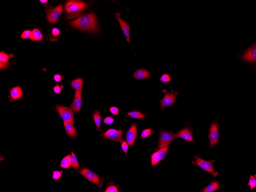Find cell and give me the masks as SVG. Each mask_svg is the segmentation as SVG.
Returning a JSON list of instances; mask_svg holds the SVG:
<instances>
[{"label": "cell", "mask_w": 256, "mask_h": 192, "mask_svg": "<svg viewBox=\"0 0 256 192\" xmlns=\"http://www.w3.org/2000/svg\"><path fill=\"white\" fill-rule=\"evenodd\" d=\"M69 23L75 28L85 31L95 32L98 30L95 13L92 12L88 14L82 15Z\"/></svg>", "instance_id": "1"}, {"label": "cell", "mask_w": 256, "mask_h": 192, "mask_svg": "<svg viewBox=\"0 0 256 192\" xmlns=\"http://www.w3.org/2000/svg\"><path fill=\"white\" fill-rule=\"evenodd\" d=\"M116 16L119 22L120 26L123 30L125 37L126 38L127 40L130 44L131 42L130 39V26L127 22H125L124 20L120 18V14L117 13L116 14Z\"/></svg>", "instance_id": "13"}, {"label": "cell", "mask_w": 256, "mask_h": 192, "mask_svg": "<svg viewBox=\"0 0 256 192\" xmlns=\"http://www.w3.org/2000/svg\"><path fill=\"white\" fill-rule=\"evenodd\" d=\"M219 123L216 121H212L209 127L208 138L210 142V148H213L219 143V138L220 134L219 132Z\"/></svg>", "instance_id": "3"}, {"label": "cell", "mask_w": 256, "mask_h": 192, "mask_svg": "<svg viewBox=\"0 0 256 192\" xmlns=\"http://www.w3.org/2000/svg\"><path fill=\"white\" fill-rule=\"evenodd\" d=\"M242 60L249 63H255L256 62V42L249 47L241 56Z\"/></svg>", "instance_id": "9"}, {"label": "cell", "mask_w": 256, "mask_h": 192, "mask_svg": "<svg viewBox=\"0 0 256 192\" xmlns=\"http://www.w3.org/2000/svg\"><path fill=\"white\" fill-rule=\"evenodd\" d=\"M63 88L62 86H60L59 84H58L54 88V91L56 94H59L61 93L62 89Z\"/></svg>", "instance_id": "35"}, {"label": "cell", "mask_w": 256, "mask_h": 192, "mask_svg": "<svg viewBox=\"0 0 256 192\" xmlns=\"http://www.w3.org/2000/svg\"><path fill=\"white\" fill-rule=\"evenodd\" d=\"M71 155H68L62 160L61 167L64 169H68L71 164Z\"/></svg>", "instance_id": "23"}, {"label": "cell", "mask_w": 256, "mask_h": 192, "mask_svg": "<svg viewBox=\"0 0 256 192\" xmlns=\"http://www.w3.org/2000/svg\"><path fill=\"white\" fill-rule=\"evenodd\" d=\"M79 172L89 181L95 183L96 184H100L101 181L98 176L95 173L87 169L86 168H84L79 171Z\"/></svg>", "instance_id": "11"}, {"label": "cell", "mask_w": 256, "mask_h": 192, "mask_svg": "<svg viewBox=\"0 0 256 192\" xmlns=\"http://www.w3.org/2000/svg\"><path fill=\"white\" fill-rule=\"evenodd\" d=\"M63 171H54L53 175V179L58 180L61 177V174Z\"/></svg>", "instance_id": "32"}, {"label": "cell", "mask_w": 256, "mask_h": 192, "mask_svg": "<svg viewBox=\"0 0 256 192\" xmlns=\"http://www.w3.org/2000/svg\"><path fill=\"white\" fill-rule=\"evenodd\" d=\"M100 112L99 111H95L93 114L94 121L98 128H99L100 127L102 119V117L100 115Z\"/></svg>", "instance_id": "24"}, {"label": "cell", "mask_w": 256, "mask_h": 192, "mask_svg": "<svg viewBox=\"0 0 256 192\" xmlns=\"http://www.w3.org/2000/svg\"><path fill=\"white\" fill-rule=\"evenodd\" d=\"M171 78L170 75L168 74H165L161 76L159 78V81L162 82L163 83H166L171 81Z\"/></svg>", "instance_id": "29"}, {"label": "cell", "mask_w": 256, "mask_h": 192, "mask_svg": "<svg viewBox=\"0 0 256 192\" xmlns=\"http://www.w3.org/2000/svg\"><path fill=\"white\" fill-rule=\"evenodd\" d=\"M83 80L81 78H78L76 80H72L71 86L75 90H81L83 86Z\"/></svg>", "instance_id": "22"}, {"label": "cell", "mask_w": 256, "mask_h": 192, "mask_svg": "<svg viewBox=\"0 0 256 192\" xmlns=\"http://www.w3.org/2000/svg\"><path fill=\"white\" fill-rule=\"evenodd\" d=\"M39 1H40V2L42 3H46V2H47L48 1L47 0H46V1H45V0H40Z\"/></svg>", "instance_id": "41"}, {"label": "cell", "mask_w": 256, "mask_h": 192, "mask_svg": "<svg viewBox=\"0 0 256 192\" xmlns=\"http://www.w3.org/2000/svg\"><path fill=\"white\" fill-rule=\"evenodd\" d=\"M32 32L30 30L25 31L22 34L21 37L23 39L30 38Z\"/></svg>", "instance_id": "34"}, {"label": "cell", "mask_w": 256, "mask_h": 192, "mask_svg": "<svg viewBox=\"0 0 256 192\" xmlns=\"http://www.w3.org/2000/svg\"><path fill=\"white\" fill-rule=\"evenodd\" d=\"M160 155L158 152L154 153L152 157V165L154 166L156 165L161 161Z\"/></svg>", "instance_id": "26"}, {"label": "cell", "mask_w": 256, "mask_h": 192, "mask_svg": "<svg viewBox=\"0 0 256 192\" xmlns=\"http://www.w3.org/2000/svg\"><path fill=\"white\" fill-rule=\"evenodd\" d=\"M114 119L111 117H107L104 121V123L107 125H111L114 122Z\"/></svg>", "instance_id": "36"}, {"label": "cell", "mask_w": 256, "mask_h": 192, "mask_svg": "<svg viewBox=\"0 0 256 192\" xmlns=\"http://www.w3.org/2000/svg\"><path fill=\"white\" fill-rule=\"evenodd\" d=\"M56 109L64 122L74 125V114L71 108L58 105Z\"/></svg>", "instance_id": "6"}, {"label": "cell", "mask_w": 256, "mask_h": 192, "mask_svg": "<svg viewBox=\"0 0 256 192\" xmlns=\"http://www.w3.org/2000/svg\"><path fill=\"white\" fill-rule=\"evenodd\" d=\"M110 111L112 114L114 115H118L119 110L117 107H112L110 108Z\"/></svg>", "instance_id": "38"}, {"label": "cell", "mask_w": 256, "mask_h": 192, "mask_svg": "<svg viewBox=\"0 0 256 192\" xmlns=\"http://www.w3.org/2000/svg\"><path fill=\"white\" fill-rule=\"evenodd\" d=\"M169 148V146L163 147L159 149L158 152L159 153V155L160 156L161 160L164 159L165 157L166 153L168 152Z\"/></svg>", "instance_id": "30"}, {"label": "cell", "mask_w": 256, "mask_h": 192, "mask_svg": "<svg viewBox=\"0 0 256 192\" xmlns=\"http://www.w3.org/2000/svg\"><path fill=\"white\" fill-rule=\"evenodd\" d=\"M104 192H119L118 191V188L116 186H113V185H111V186H108L106 191Z\"/></svg>", "instance_id": "33"}, {"label": "cell", "mask_w": 256, "mask_h": 192, "mask_svg": "<svg viewBox=\"0 0 256 192\" xmlns=\"http://www.w3.org/2000/svg\"><path fill=\"white\" fill-rule=\"evenodd\" d=\"M87 5L81 1H70L65 5V10L68 15V19L76 18L86 9Z\"/></svg>", "instance_id": "2"}, {"label": "cell", "mask_w": 256, "mask_h": 192, "mask_svg": "<svg viewBox=\"0 0 256 192\" xmlns=\"http://www.w3.org/2000/svg\"><path fill=\"white\" fill-rule=\"evenodd\" d=\"M137 129L136 126L133 124L130 127L127 132L126 139L128 145L133 146L135 143L136 138Z\"/></svg>", "instance_id": "15"}, {"label": "cell", "mask_w": 256, "mask_h": 192, "mask_svg": "<svg viewBox=\"0 0 256 192\" xmlns=\"http://www.w3.org/2000/svg\"><path fill=\"white\" fill-rule=\"evenodd\" d=\"M122 148L125 154H127L128 150V145L126 142H123L122 143Z\"/></svg>", "instance_id": "37"}, {"label": "cell", "mask_w": 256, "mask_h": 192, "mask_svg": "<svg viewBox=\"0 0 256 192\" xmlns=\"http://www.w3.org/2000/svg\"><path fill=\"white\" fill-rule=\"evenodd\" d=\"M64 125L65 127V131H66L67 134L69 136L71 137V138H74L77 135L76 130L73 125H72L70 123L65 122H64Z\"/></svg>", "instance_id": "20"}, {"label": "cell", "mask_w": 256, "mask_h": 192, "mask_svg": "<svg viewBox=\"0 0 256 192\" xmlns=\"http://www.w3.org/2000/svg\"><path fill=\"white\" fill-rule=\"evenodd\" d=\"M63 10L62 4L54 8H49L47 11L46 18L50 23L54 24L57 22Z\"/></svg>", "instance_id": "7"}, {"label": "cell", "mask_w": 256, "mask_h": 192, "mask_svg": "<svg viewBox=\"0 0 256 192\" xmlns=\"http://www.w3.org/2000/svg\"><path fill=\"white\" fill-rule=\"evenodd\" d=\"M123 133V131L121 130L109 129L104 133L103 136L109 139L115 140L122 143L123 140V138H122Z\"/></svg>", "instance_id": "10"}, {"label": "cell", "mask_w": 256, "mask_h": 192, "mask_svg": "<svg viewBox=\"0 0 256 192\" xmlns=\"http://www.w3.org/2000/svg\"><path fill=\"white\" fill-rule=\"evenodd\" d=\"M81 90L76 91L74 99L72 103L71 107L75 113L80 111L82 106Z\"/></svg>", "instance_id": "12"}, {"label": "cell", "mask_w": 256, "mask_h": 192, "mask_svg": "<svg viewBox=\"0 0 256 192\" xmlns=\"http://www.w3.org/2000/svg\"><path fill=\"white\" fill-rule=\"evenodd\" d=\"M71 167L75 169H78L79 168V164L76 156L73 152H72L71 155Z\"/></svg>", "instance_id": "27"}, {"label": "cell", "mask_w": 256, "mask_h": 192, "mask_svg": "<svg viewBox=\"0 0 256 192\" xmlns=\"http://www.w3.org/2000/svg\"><path fill=\"white\" fill-rule=\"evenodd\" d=\"M29 39L33 41H41L43 40V35L38 29H35L32 31L31 35Z\"/></svg>", "instance_id": "21"}, {"label": "cell", "mask_w": 256, "mask_h": 192, "mask_svg": "<svg viewBox=\"0 0 256 192\" xmlns=\"http://www.w3.org/2000/svg\"><path fill=\"white\" fill-rule=\"evenodd\" d=\"M63 78V76H62L61 75H55L54 76V80H55L56 82H58L61 81Z\"/></svg>", "instance_id": "39"}, {"label": "cell", "mask_w": 256, "mask_h": 192, "mask_svg": "<svg viewBox=\"0 0 256 192\" xmlns=\"http://www.w3.org/2000/svg\"><path fill=\"white\" fill-rule=\"evenodd\" d=\"M175 138H181L188 142L193 141L192 132L188 128L185 127L175 134Z\"/></svg>", "instance_id": "14"}, {"label": "cell", "mask_w": 256, "mask_h": 192, "mask_svg": "<svg viewBox=\"0 0 256 192\" xmlns=\"http://www.w3.org/2000/svg\"><path fill=\"white\" fill-rule=\"evenodd\" d=\"M128 116L135 119H140L145 117V116L142 113L138 111H132L128 113Z\"/></svg>", "instance_id": "25"}, {"label": "cell", "mask_w": 256, "mask_h": 192, "mask_svg": "<svg viewBox=\"0 0 256 192\" xmlns=\"http://www.w3.org/2000/svg\"><path fill=\"white\" fill-rule=\"evenodd\" d=\"M151 73L146 69H139L133 73V77L137 80L149 79L151 77Z\"/></svg>", "instance_id": "16"}, {"label": "cell", "mask_w": 256, "mask_h": 192, "mask_svg": "<svg viewBox=\"0 0 256 192\" xmlns=\"http://www.w3.org/2000/svg\"><path fill=\"white\" fill-rule=\"evenodd\" d=\"M175 138V134L172 132L161 131L159 134V148L160 149L169 146L171 142Z\"/></svg>", "instance_id": "8"}, {"label": "cell", "mask_w": 256, "mask_h": 192, "mask_svg": "<svg viewBox=\"0 0 256 192\" xmlns=\"http://www.w3.org/2000/svg\"><path fill=\"white\" fill-rule=\"evenodd\" d=\"M13 54H8L4 52H0V68L1 69L6 68L11 64L8 61V59L10 58H13Z\"/></svg>", "instance_id": "17"}, {"label": "cell", "mask_w": 256, "mask_h": 192, "mask_svg": "<svg viewBox=\"0 0 256 192\" xmlns=\"http://www.w3.org/2000/svg\"><path fill=\"white\" fill-rule=\"evenodd\" d=\"M52 34L53 35L55 36H57L59 35L60 34V31L57 28H55L53 29L52 30Z\"/></svg>", "instance_id": "40"}, {"label": "cell", "mask_w": 256, "mask_h": 192, "mask_svg": "<svg viewBox=\"0 0 256 192\" xmlns=\"http://www.w3.org/2000/svg\"><path fill=\"white\" fill-rule=\"evenodd\" d=\"M10 94H11V98L13 100L20 99L23 96L21 89L18 86L12 88L10 92Z\"/></svg>", "instance_id": "19"}, {"label": "cell", "mask_w": 256, "mask_h": 192, "mask_svg": "<svg viewBox=\"0 0 256 192\" xmlns=\"http://www.w3.org/2000/svg\"><path fill=\"white\" fill-rule=\"evenodd\" d=\"M196 159L194 164L198 166L204 170L207 171L212 175V176L216 177L217 176L218 172H216L213 167L214 160L207 161L200 158L199 156H195Z\"/></svg>", "instance_id": "5"}, {"label": "cell", "mask_w": 256, "mask_h": 192, "mask_svg": "<svg viewBox=\"0 0 256 192\" xmlns=\"http://www.w3.org/2000/svg\"><path fill=\"white\" fill-rule=\"evenodd\" d=\"M165 96L164 98L160 100V108L164 110L166 107L173 106L176 102L178 95L177 92H175L173 90L171 92H168L166 90H163Z\"/></svg>", "instance_id": "4"}, {"label": "cell", "mask_w": 256, "mask_h": 192, "mask_svg": "<svg viewBox=\"0 0 256 192\" xmlns=\"http://www.w3.org/2000/svg\"><path fill=\"white\" fill-rule=\"evenodd\" d=\"M153 132H153L150 128L144 130V131L142 132L141 135V138H147V137L149 136V135H151Z\"/></svg>", "instance_id": "31"}, {"label": "cell", "mask_w": 256, "mask_h": 192, "mask_svg": "<svg viewBox=\"0 0 256 192\" xmlns=\"http://www.w3.org/2000/svg\"><path fill=\"white\" fill-rule=\"evenodd\" d=\"M256 176L255 175H251L249 180V182L247 184L248 186L250 187V189L253 190L256 186Z\"/></svg>", "instance_id": "28"}, {"label": "cell", "mask_w": 256, "mask_h": 192, "mask_svg": "<svg viewBox=\"0 0 256 192\" xmlns=\"http://www.w3.org/2000/svg\"><path fill=\"white\" fill-rule=\"evenodd\" d=\"M221 186L219 182L218 181H213L206 188L203 189L201 191L203 192H212L219 191L221 189Z\"/></svg>", "instance_id": "18"}]
</instances>
